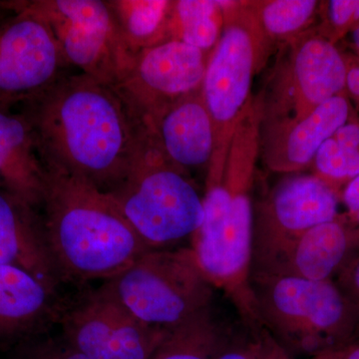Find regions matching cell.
I'll return each instance as SVG.
<instances>
[{
  "label": "cell",
  "instance_id": "1",
  "mask_svg": "<svg viewBox=\"0 0 359 359\" xmlns=\"http://www.w3.org/2000/svg\"><path fill=\"white\" fill-rule=\"evenodd\" d=\"M32 127L45 168L110 194L152 145L145 122L120 90L68 71L16 106Z\"/></svg>",
  "mask_w": 359,
  "mask_h": 359
},
{
  "label": "cell",
  "instance_id": "2",
  "mask_svg": "<svg viewBox=\"0 0 359 359\" xmlns=\"http://www.w3.org/2000/svg\"><path fill=\"white\" fill-rule=\"evenodd\" d=\"M262 114L252 103L236 129L223 177L207 183L202 223L191 238L203 273L235 306L240 320L263 327L250 285L254 209L252 189Z\"/></svg>",
  "mask_w": 359,
  "mask_h": 359
},
{
  "label": "cell",
  "instance_id": "3",
  "mask_svg": "<svg viewBox=\"0 0 359 359\" xmlns=\"http://www.w3.org/2000/svg\"><path fill=\"white\" fill-rule=\"evenodd\" d=\"M59 278L109 280L152 250L108 194L46 168L39 208Z\"/></svg>",
  "mask_w": 359,
  "mask_h": 359
},
{
  "label": "cell",
  "instance_id": "4",
  "mask_svg": "<svg viewBox=\"0 0 359 359\" xmlns=\"http://www.w3.org/2000/svg\"><path fill=\"white\" fill-rule=\"evenodd\" d=\"M264 327L292 356L339 351L359 337V309L339 283L285 276H250Z\"/></svg>",
  "mask_w": 359,
  "mask_h": 359
},
{
  "label": "cell",
  "instance_id": "5",
  "mask_svg": "<svg viewBox=\"0 0 359 359\" xmlns=\"http://www.w3.org/2000/svg\"><path fill=\"white\" fill-rule=\"evenodd\" d=\"M218 4L223 13V28L208 59L202 83L215 136L207 182L223 177L236 129L252 105V79L266 60L269 39L249 2Z\"/></svg>",
  "mask_w": 359,
  "mask_h": 359
},
{
  "label": "cell",
  "instance_id": "6",
  "mask_svg": "<svg viewBox=\"0 0 359 359\" xmlns=\"http://www.w3.org/2000/svg\"><path fill=\"white\" fill-rule=\"evenodd\" d=\"M137 320L169 330L212 308L214 287L190 247L149 250L100 287Z\"/></svg>",
  "mask_w": 359,
  "mask_h": 359
},
{
  "label": "cell",
  "instance_id": "7",
  "mask_svg": "<svg viewBox=\"0 0 359 359\" xmlns=\"http://www.w3.org/2000/svg\"><path fill=\"white\" fill-rule=\"evenodd\" d=\"M7 7L41 20L71 69L110 86L126 79L136 61L110 1L6 0Z\"/></svg>",
  "mask_w": 359,
  "mask_h": 359
},
{
  "label": "cell",
  "instance_id": "8",
  "mask_svg": "<svg viewBox=\"0 0 359 359\" xmlns=\"http://www.w3.org/2000/svg\"><path fill=\"white\" fill-rule=\"evenodd\" d=\"M108 195L152 250L174 249L191 240L204 217L197 187L153 140L126 181Z\"/></svg>",
  "mask_w": 359,
  "mask_h": 359
},
{
  "label": "cell",
  "instance_id": "9",
  "mask_svg": "<svg viewBox=\"0 0 359 359\" xmlns=\"http://www.w3.org/2000/svg\"><path fill=\"white\" fill-rule=\"evenodd\" d=\"M335 190L318 176L299 175L276 186L254 217L252 273L268 271L306 231L337 219Z\"/></svg>",
  "mask_w": 359,
  "mask_h": 359
},
{
  "label": "cell",
  "instance_id": "10",
  "mask_svg": "<svg viewBox=\"0 0 359 359\" xmlns=\"http://www.w3.org/2000/svg\"><path fill=\"white\" fill-rule=\"evenodd\" d=\"M0 13V106L14 108L70 71L49 28L6 6Z\"/></svg>",
  "mask_w": 359,
  "mask_h": 359
},
{
  "label": "cell",
  "instance_id": "11",
  "mask_svg": "<svg viewBox=\"0 0 359 359\" xmlns=\"http://www.w3.org/2000/svg\"><path fill=\"white\" fill-rule=\"evenodd\" d=\"M63 330L88 359H149L168 332L137 320L100 289L65 314Z\"/></svg>",
  "mask_w": 359,
  "mask_h": 359
},
{
  "label": "cell",
  "instance_id": "12",
  "mask_svg": "<svg viewBox=\"0 0 359 359\" xmlns=\"http://www.w3.org/2000/svg\"><path fill=\"white\" fill-rule=\"evenodd\" d=\"M204 51L181 39H169L143 49L131 72L116 87L147 123L163 108L202 87Z\"/></svg>",
  "mask_w": 359,
  "mask_h": 359
},
{
  "label": "cell",
  "instance_id": "13",
  "mask_svg": "<svg viewBox=\"0 0 359 359\" xmlns=\"http://www.w3.org/2000/svg\"><path fill=\"white\" fill-rule=\"evenodd\" d=\"M347 68L334 45L320 37H311L292 52L287 75L283 78V112L280 122L299 121L321 104L340 95L346 87ZM280 110V111H282Z\"/></svg>",
  "mask_w": 359,
  "mask_h": 359
},
{
  "label": "cell",
  "instance_id": "14",
  "mask_svg": "<svg viewBox=\"0 0 359 359\" xmlns=\"http://www.w3.org/2000/svg\"><path fill=\"white\" fill-rule=\"evenodd\" d=\"M146 126L162 154L179 169L209 168L215 136L202 87L163 108Z\"/></svg>",
  "mask_w": 359,
  "mask_h": 359
},
{
  "label": "cell",
  "instance_id": "15",
  "mask_svg": "<svg viewBox=\"0 0 359 359\" xmlns=\"http://www.w3.org/2000/svg\"><path fill=\"white\" fill-rule=\"evenodd\" d=\"M0 264L23 269L55 294L59 278L37 208L0 187Z\"/></svg>",
  "mask_w": 359,
  "mask_h": 359
},
{
  "label": "cell",
  "instance_id": "16",
  "mask_svg": "<svg viewBox=\"0 0 359 359\" xmlns=\"http://www.w3.org/2000/svg\"><path fill=\"white\" fill-rule=\"evenodd\" d=\"M348 115V102L339 95L299 121L276 123L266 141V165L278 173L301 171L314 160L321 145L346 124Z\"/></svg>",
  "mask_w": 359,
  "mask_h": 359
},
{
  "label": "cell",
  "instance_id": "17",
  "mask_svg": "<svg viewBox=\"0 0 359 359\" xmlns=\"http://www.w3.org/2000/svg\"><path fill=\"white\" fill-rule=\"evenodd\" d=\"M359 233L339 218L318 224L297 238L263 273L311 280H332L353 257Z\"/></svg>",
  "mask_w": 359,
  "mask_h": 359
},
{
  "label": "cell",
  "instance_id": "18",
  "mask_svg": "<svg viewBox=\"0 0 359 359\" xmlns=\"http://www.w3.org/2000/svg\"><path fill=\"white\" fill-rule=\"evenodd\" d=\"M46 168L30 125L15 108L0 106V182L39 209Z\"/></svg>",
  "mask_w": 359,
  "mask_h": 359
},
{
  "label": "cell",
  "instance_id": "19",
  "mask_svg": "<svg viewBox=\"0 0 359 359\" xmlns=\"http://www.w3.org/2000/svg\"><path fill=\"white\" fill-rule=\"evenodd\" d=\"M54 294L32 273L0 264V340L32 332L51 316Z\"/></svg>",
  "mask_w": 359,
  "mask_h": 359
},
{
  "label": "cell",
  "instance_id": "20",
  "mask_svg": "<svg viewBox=\"0 0 359 359\" xmlns=\"http://www.w3.org/2000/svg\"><path fill=\"white\" fill-rule=\"evenodd\" d=\"M231 330L215 316L212 308L205 309L168 330L149 359H217Z\"/></svg>",
  "mask_w": 359,
  "mask_h": 359
},
{
  "label": "cell",
  "instance_id": "21",
  "mask_svg": "<svg viewBox=\"0 0 359 359\" xmlns=\"http://www.w3.org/2000/svg\"><path fill=\"white\" fill-rule=\"evenodd\" d=\"M127 41L137 53L160 43L159 37L172 13L174 2L167 0L110 1Z\"/></svg>",
  "mask_w": 359,
  "mask_h": 359
},
{
  "label": "cell",
  "instance_id": "22",
  "mask_svg": "<svg viewBox=\"0 0 359 359\" xmlns=\"http://www.w3.org/2000/svg\"><path fill=\"white\" fill-rule=\"evenodd\" d=\"M180 39L205 51L217 44L223 28V13L214 0H180L174 2Z\"/></svg>",
  "mask_w": 359,
  "mask_h": 359
},
{
  "label": "cell",
  "instance_id": "23",
  "mask_svg": "<svg viewBox=\"0 0 359 359\" xmlns=\"http://www.w3.org/2000/svg\"><path fill=\"white\" fill-rule=\"evenodd\" d=\"M250 9L269 39L294 34L313 18L314 0H266L249 2Z\"/></svg>",
  "mask_w": 359,
  "mask_h": 359
},
{
  "label": "cell",
  "instance_id": "24",
  "mask_svg": "<svg viewBox=\"0 0 359 359\" xmlns=\"http://www.w3.org/2000/svg\"><path fill=\"white\" fill-rule=\"evenodd\" d=\"M314 163L318 176L334 188V183H348L358 176L359 150L342 147L330 138L318 149Z\"/></svg>",
  "mask_w": 359,
  "mask_h": 359
},
{
  "label": "cell",
  "instance_id": "25",
  "mask_svg": "<svg viewBox=\"0 0 359 359\" xmlns=\"http://www.w3.org/2000/svg\"><path fill=\"white\" fill-rule=\"evenodd\" d=\"M231 327L230 335L217 359H259L263 351L266 328L248 327L240 320Z\"/></svg>",
  "mask_w": 359,
  "mask_h": 359
},
{
  "label": "cell",
  "instance_id": "26",
  "mask_svg": "<svg viewBox=\"0 0 359 359\" xmlns=\"http://www.w3.org/2000/svg\"><path fill=\"white\" fill-rule=\"evenodd\" d=\"M26 359H88L67 342L47 341L33 347Z\"/></svg>",
  "mask_w": 359,
  "mask_h": 359
},
{
  "label": "cell",
  "instance_id": "27",
  "mask_svg": "<svg viewBox=\"0 0 359 359\" xmlns=\"http://www.w3.org/2000/svg\"><path fill=\"white\" fill-rule=\"evenodd\" d=\"M339 287L359 309V256H354L339 271Z\"/></svg>",
  "mask_w": 359,
  "mask_h": 359
},
{
  "label": "cell",
  "instance_id": "28",
  "mask_svg": "<svg viewBox=\"0 0 359 359\" xmlns=\"http://www.w3.org/2000/svg\"><path fill=\"white\" fill-rule=\"evenodd\" d=\"M356 0H332L330 2V18L337 27H344L354 20Z\"/></svg>",
  "mask_w": 359,
  "mask_h": 359
},
{
  "label": "cell",
  "instance_id": "29",
  "mask_svg": "<svg viewBox=\"0 0 359 359\" xmlns=\"http://www.w3.org/2000/svg\"><path fill=\"white\" fill-rule=\"evenodd\" d=\"M332 138L342 147L359 150V125L346 123L337 129Z\"/></svg>",
  "mask_w": 359,
  "mask_h": 359
},
{
  "label": "cell",
  "instance_id": "30",
  "mask_svg": "<svg viewBox=\"0 0 359 359\" xmlns=\"http://www.w3.org/2000/svg\"><path fill=\"white\" fill-rule=\"evenodd\" d=\"M342 199L349 216L353 218L359 212V175L346 184Z\"/></svg>",
  "mask_w": 359,
  "mask_h": 359
},
{
  "label": "cell",
  "instance_id": "31",
  "mask_svg": "<svg viewBox=\"0 0 359 359\" xmlns=\"http://www.w3.org/2000/svg\"><path fill=\"white\" fill-rule=\"evenodd\" d=\"M346 87L353 96L359 99V67L347 70Z\"/></svg>",
  "mask_w": 359,
  "mask_h": 359
},
{
  "label": "cell",
  "instance_id": "32",
  "mask_svg": "<svg viewBox=\"0 0 359 359\" xmlns=\"http://www.w3.org/2000/svg\"><path fill=\"white\" fill-rule=\"evenodd\" d=\"M339 359H359V337L339 349Z\"/></svg>",
  "mask_w": 359,
  "mask_h": 359
},
{
  "label": "cell",
  "instance_id": "33",
  "mask_svg": "<svg viewBox=\"0 0 359 359\" xmlns=\"http://www.w3.org/2000/svg\"><path fill=\"white\" fill-rule=\"evenodd\" d=\"M308 359H339V351H327L318 354V355L311 356Z\"/></svg>",
  "mask_w": 359,
  "mask_h": 359
},
{
  "label": "cell",
  "instance_id": "34",
  "mask_svg": "<svg viewBox=\"0 0 359 359\" xmlns=\"http://www.w3.org/2000/svg\"><path fill=\"white\" fill-rule=\"evenodd\" d=\"M353 37L354 44H355V46L358 47V48L359 49V23L358 27H356L355 29H354Z\"/></svg>",
  "mask_w": 359,
  "mask_h": 359
},
{
  "label": "cell",
  "instance_id": "35",
  "mask_svg": "<svg viewBox=\"0 0 359 359\" xmlns=\"http://www.w3.org/2000/svg\"><path fill=\"white\" fill-rule=\"evenodd\" d=\"M354 20L359 21V0H356L355 11H354Z\"/></svg>",
  "mask_w": 359,
  "mask_h": 359
},
{
  "label": "cell",
  "instance_id": "36",
  "mask_svg": "<svg viewBox=\"0 0 359 359\" xmlns=\"http://www.w3.org/2000/svg\"><path fill=\"white\" fill-rule=\"evenodd\" d=\"M351 219H353L354 223L358 224L359 226V212H358V214L354 215V216L353 217V218H351Z\"/></svg>",
  "mask_w": 359,
  "mask_h": 359
},
{
  "label": "cell",
  "instance_id": "37",
  "mask_svg": "<svg viewBox=\"0 0 359 359\" xmlns=\"http://www.w3.org/2000/svg\"><path fill=\"white\" fill-rule=\"evenodd\" d=\"M6 7L4 6V0H0V13H4L6 11Z\"/></svg>",
  "mask_w": 359,
  "mask_h": 359
},
{
  "label": "cell",
  "instance_id": "38",
  "mask_svg": "<svg viewBox=\"0 0 359 359\" xmlns=\"http://www.w3.org/2000/svg\"><path fill=\"white\" fill-rule=\"evenodd\" d=\"M0 187H4V185H2L1 182H0Z\"/></svg>",
  "mask_w": 359,
  "mask_h": 359
}]
</instances>
